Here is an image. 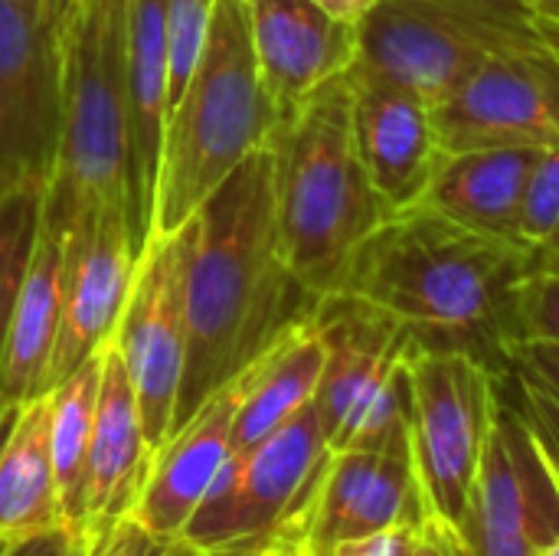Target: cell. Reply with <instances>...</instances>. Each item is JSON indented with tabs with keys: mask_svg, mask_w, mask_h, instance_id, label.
<instances>
[{
	"mask_svg": "<svg viewBox=\"0 0 559 556\" xmlns=\"http://www.w3.org/2000/svg\"><path fill=\"white\" fill-rule=\"evenodd\" d=\"M544 3H547V7H550V10L559 16V0H544Z\"/></svg>",
	"mask_w": 559,
	"mask_h": 556,
	"instance_id": "43",
	"label": "cell"
},
{
	"mask_svg": "<svg viewBox=\"0 0 559 556\" xmlns=\"http://www.w3.org/2000/svg\"><path fill=\"white\" fill-rule=\"evenodd\" d=\"M134 275L138 252L131 246L128 210L115 203L98 216L88 246L66 262L62 324L49 357L46 393L115 338Z\"/></svg>",
	"mask_w": 559,
	"mask_h": 556,
	"instance_id": "17",
	"label": "cell"
},
{
	"mask_svg": "<svg viewBox=\"0 0 559 556\" xmlns=\"http://www.w3.org/2000/svg\"><path fill=\"white\" fill-rule=\"evenodd\" d=\"M3 3L16 7V10H20V13H26V16H39V13L46 10V3H49V0H3Z\"/></svg>",
	"mask_w": 559,
	"mask_h": 556,
	"instance_id": "40",
	"label": "cell"
},
{
	"mask_svg": "<svg viewBox=\"0 0 559 556\" xmlns=\"http://www.w3.org/2000/svg\"><path fill=\"white\" fill-rule=\"evenodd\" d=\"M491 367L468 347L419 338L409 354V446L423 508L462 531L498 406Z\"/></svg>",
	"mask_w": 559,
	"mask_h": 556,
	"instance_id": "8",
	"label": "cell"
},
{
	"mask_svg": "<svg viewBox=\"0 0 559 556\" xmlns=\"http://www.w3.org/2000/svg\"><path fill=\"white\" fill-rule=\"evenodd\" d=\"M102 351L49 390V459L62 508V528L75 537V544L85 518V469L102 383Z\"/></svg>",
	"mask_w": 559,
	"mask_h": 556,
	"instance_id": "25",
	"label": "cell"
},
{
	"mask_svg": "<svg viewBox=\"0 0 559 556\" xmlns=\"http://www.w3.org/2000/svg\"><path fill=\"white\" fill-rule=\"evenodd\" d=\"M416 528L419 524H400V528H386L367 537H354V541L337 544L328 556H409Z\"/></svg>",
	"mask_w": 559,
	"mask_h": 556,
	"instance_id": "33",
	"label": "cell"
},
{
	"mask_svg": "<svg viewBox=\"0 0 559 556\" xmlns=\"http://www.w3.org/2000/svg\"><path fill=\"white\" fill-rule=\"evenodd\" d=\"M504 360L511 370L531 377L534 383H540L550 397L559 400V347L547 344H508L504 347Z\"/></svg>",
	"mask_w": 559,
	"mask_h": 556,
	"instance_id": "31",
	"label": "cell"
},
{
	"mask_svg": "<svg viewBox=\"0 0 559 556\" xmlns=\"http://www.w3.org/2000/svg\"><path fill=\"white\" fill-rule=\"evenodd\" d=\"M534 259H537V262H547V265H559V229L540 246V249H537V252H534Z\"/></svg>",
	"mask_w": 559,
	"mask_h": 556,
	"instance_id": "39",
	"label": "cell"
},
{
	"mask_svg": "<svg viewBox=\"0 0 559 556\" xmlns=\"http://www.w3.org/2000/svg\"><path fill=\"white\" fill-rule=\"evenodd\" d=\"M459 534L468 556H537L559 537V472L501 390Z\"/></svg>",
	"mask_w": 559,
	"mask_h": 556,
	"instance_id": "11",
	"label": "cell"
},
{
	"mask_svg": "<svg viewBox=\"0 0 559 556\" xmlns=\"http://www.w3.org/2000/svg\"><path fill=\"white\" fill-rule=\"evenodd\" d=\"M43 187H20L0 197V360L16 298L23 292L43 229Z\"/></svg>",
	"mask_w": 559,
	"mask_h": 556,
	"instance_id": "26",
	"label": "cell"
},
{
	"mask_svg": "<svg viewBox=\"0 0 559 556\" xmlns=\"http://www.w3.org/2000/svg\"><path fill=\"white\" fill-rule=\"evenodd\" d=\"M426 518L409 426L383 449L328 452L298 518L305 556H328L337 544Z\"/></svg>",
	"mask_w": 559,
	"mask_h": 556,
	"instance_id": "13",
	"label": "cell"
},
{
	"mask_svg": "<svg viewBox=\"0 0 559 556\" xmlns=\"http://www.w3.org/2000/svg\"><path fill=\"white\" fill-rule=\"evenodd\" d=\"M311 321L328 351L314 393L328 449H383L409 426V354L419 334L350 292H324Z\"/></svg>",
	"mask_w": 559,
	"mask_h": 556,
	"instance_id": "7",
	"label": "cell"
},
{
	"mask_svg": "<svg viewBox=\"0 0 559 556\" xmlns=\"http://www.w3.org/2000/svg\"><path fill=\"white\" fill-rule=\"evenodd\" d=\"M167 547H170L167 541H157L134 518H124L115 531H108L85 556H164Z\"/></svg>",
	"mask_w": 559,
	"mask_h": 556,
	"instance_id": "32",
	"label": "cell"
},
{
	"mask_svg": "<svg viewBox=\"0 0 559 556\" xmlns=\"http://www.w3.org/2000/svg\"><path fill=\"white\" fill-rule=\"evenodd\" d=\"M534 252L475 233L419 203L390 213L350 252L331 292H350L409 324L423 341H511V298Z\"/></svg>",
	"mask_w": 559,
	"mask_h": 556,
	"instance_id": "2",
	"label": "cell"
},
{
	"mask_svg": "<svg viewBox=\"0 0 559 556\" xmlns=\"http://www.w3.org/2000/svg\"><path fill=\"white\" fill-rule=\"evenodd\" d=\"M357 33V66L419 92L429 105L491 59H559V16L544 0H380Z\"/></svg>",
	"mask_w": 559,
	"mask_h": 556,
	"instance_id": "6",
	"label": "cell"
},
{
	"mask_svg": "<svg viewBox=\"0 0 559 556\" xmlns=\"http://www.w3.org/2000/svg\"><path fill=\"white\" fill-rule=\"evenodd\" d=\"M62 528L49 459V393L16 406L0 439V544L16 547Z\"/></svg>",
	"mask_w": 559,
	"mask_h": 556,
	"instance_id": "24",
	"label": "cell"
},
{
	"mask_svg": "<svg viewBox=\"0 0 559 556\" xmlns=\"http://www.w3.org/2000/svg\"><path fill=\"white\" fill-rule=\"evenodd\" d=\"M59 49L62 131L43 226L72 262L108 206L128 210V0H66Z\"/></svg>",
	"mask_w": 559,
	"mask_h": 556,
	"instance_id": "3",
	"label": "cell"
},
{
	"mask_svg": "<svg viewBox=\"0 0 559 556\" xmlns=\"http://www.w3.org/2000/svg\"><path fill=\"white\" fill-rule=\"evenodd\" d=\"M324 341L311 318L278 334L239 377L236 387V449H249L305 410L324 374Z\"/></svg>",
	"mask_w": 559,
	"mask_h": 556,
	"instance_id": "22",
	"label": "cell"
},
{
	"mask_svg": "<svg viewBox=\"0 0 559 556\" xmlns=\"http://www.w3.org/2000/svg\"><path fill=\"white\" fill-rule=\"evenodd\" d=\"M318 295L288 269L269 147L249 154L197 210L187 269V364L174 429L239 377L278 334L311 318Z\"/></svg>",
	"mask_w": 559,
	"mask_h": 556,
	"instance_id": "1",
	"label": "cell"
},
{
	"mask_svg": "<svg viewBox=\"0 0 559 556\" xmlns=\"http://www.w3.org/2000/svg\"><path fill=\"white\" fill-rule=\"evenodd\" d=\"M514 377V387H518V406L521 413L527 416L537 442L544 446L547 459L554 462V469L559 472V400L550 397L540 383H534L531 377L511 370Z\"/></svg>",
	"mask_w": 559,
	"mask_h": 556,
	"instance_id": "30",
	"label": "cell"
},
{
	"mask_svg": "<svg viewBox=\"0 0 559 556\" xmlns=\"http://www.w3.org/2000/svg\"><path fill=\"white\" fill-rule=\"evenodd\" d=\"M151 465V449L141 426V410L128 380V370L111 347L102 351V383L95 403V426L85 469V518L79 547L88 554L108 531L131 518L138 492Z\"/></svg>",
	"mask_w": 559,
	"mask_h": 556,
	"instance_id": "19",
	"label": "cell"
},
{
	"mask_svg": "<svg viewBox=\"0 0 559 556\" xmlns=\"http://www.w3.org/2000/svg\"><path fill=\"white\" fill-rule=\"evenodd\" d=\"M559 347V265L531 262L511 298V341Z\"/></svg>",
	"mask_w": 559,
	"mask_h": 556,
	"instance_id": "28",
	"label": "cell"
},
{
	"mask_svg": "<svg viewBox=\"0 0 559 556\" xmlns=\"http://www.w3.org/2000/svg\"><path fill=\"white\" fill-rule=\"evenodd\" d=\"M197 246V216L174 233H154L138 259V275L115 328L118 351L151 456L177 423V400L187 364V269Z\"/></svg>",
	"mask_w": 559,
	"mask_h": 556,
	"instance_id": "10",
	"label": "cell"
},
{
	"mask_svg": "<svg viewBox=\"0 0 559 556\" xmlns=\"http://www.w3.org/2000/svg\"><path fill=\"white\" fill-rule=\"evenodd\" d=\"M13 413H16V406H13V403H7V400H0V439H3V433H7V426H10V419H13Z\"/></svg>",
	"mask_w": 559,
	"mask_h": 556,
	"instance_id": "41",
	"label": "cell"
},
{
	"mask_svg": "<svg viewBox=\"0 0 559 556\" xmlns=\"http://www.w3.org/2000/svg\"><path fill=\"white\" fill-rule=\"evenodd\" d=\"M314 3H318L321 10H328L331 16H337V20L360 26V23H364V16H367L380 0H314Z\"/></svg>",
	"mask_w": 559,
	"mask_h": 556,
	"instance_id": "36",
	"label": "cell"
},
{
	"mask_svg": "<svg viewBox=\"0 0 559 556\" xmlns=\"http://www.w3.org/2000/svg\"><path fill=\"white\" fill-rule=\"evenodd\" d=\"M409 556H468V547L455 528L426 514L416 528V541H413Z\"/></svg>",
	"mask_w": 559,
	"mask_h": 556,
	"instance_id": "34",
	"label": "cell"
},
{
	"mask_svg": "<svg viewBox=\"0 0 559 556\" xmlns=\"http://www.w3.org/2000/svg\"><path fill=\"white\" fill-rule=\"evenodd\" d=\"M328 452V436L311 400L262 442L236 449L226 459L180 541L200 551H262L282 537L298 541V518Z\"/></svg>",
	"mask_w": 559,
	"mask_h": 556,
	"instance_id": "9",
	"label": "cell"
},
{
	"mask_svg": "<svg viewBox=\"0 0 559 556\" xmlns=\"http://www.w3.org/2000/svg\"><path fill=\"white\" fill-rule=\"evenodd\" d=\"M7 551H10V547H7V544H0V556L7 554Z\"/></svg>",
	"mask_w": 559,
	"mask_h": 556,
	"instance_id": "44",
	"label": "cell"
},
{
	"mask_svg": "<svg viewBox=\"0 0 559 556\" xmlns=\"http://www.w3.org/2000/svg\"><path fill=\"white\" fill-rule=\"evenodd\" d=\"M265 551V547H262ZM262 551H252V547H216V551H200V547H190L187 541H170L167 554L164 556H259Z\"/></svg>",
	"mask_w": 559,
	"mask_h": 556,
	"instance_id": "37",
	"label": "cell"
},
{
	"mask_svg": "<svg viewBox=\"0 0 559 556\" xmlns=\"http://www.w3.org/2000/svg\"><path fill=\"white\" fill-rule=\"evenodd\" d=\"M66 298V252L62 239L46 226L39 229L36 252L13 308V321L0 360V400L20 406L46 393L49 357L62 324Z\"/></svg>",
	"mask_w": 559,
	"mask_h": 556,
	"instance_id": "23",
	"label": "cell"
},
{
	"mask_svg": "<svg viewBox=\"0 0 559 556\" xmlns=\"http://www.w3.org/2000/svg\"><path fill=\"white\" fill-rule=\"evenodd\" d=\"M259 556H305V547H301V541H295V537H282V541L269 544Z\"/></svg>",
	"mask_w": 559,
	"mask_h": 556,
	"instance_id": "38",
	"label": "cell"
},
{
	"mask_svg": "<svg viewBox=\"0 0 559 556\" xmlns=\"http://www.w3.org/2000/svg\"><path fill=\"white\" fill-rule=\"evenodd\" d=\"M537 556H559V537L554 541V544H547V547H544Z\"/></svg>",
	"mask_w": 559,
	"mask_h": 556,
	"instance_id": "42",
	"label": "cell"
},
{
	"mask_svg": "<svg viewBox=\"0 0 559 556\" xmlns=\"http://www.w3.org/2000/svg\"><path fill=\"white\" fill-rule=\"evenodd\" d=\"M559 229V147H544L527 174L521 200V239L537 252Z\"/></svg>",
	"mask_w": 559,
	"mask_h": 556,
	"instance_id": "29",
	"label": "cell"
},
{
	"mask_svg": "<svg viewBox=\"0 0 559 556\" xmlns=\"http://www.w3.org/2000/svg\"><path fill=\"white\" fill-rule=\"evenodd\" d=\"M216 0H167L164 29H167V115L177 108L183 88L190 85L213 20Z\"/></svg>",
	"mask_w": 559,
	"mask_h": 556,
	"instance_id": "27",
	"label": "cell"
},
{
	"mask_svg": "<svg viewBox=\"0 0 559 556\" xmlns=\"http://www.w3.org/2000/svg\"><path fill=\"white\" fill-rule=\"evenodd\" d=\"M3 556H82V547L75 544L69 531H49V534H39L33 541L10 547Z\"/></svg>",
	"mask_w": 559,
	"mask_h": 556,
	"instance_id": "35",
	"label": "cell"
},
{
	"mask_svg": "<svg viewBox=\"0 0 559 556\" xmlns=\"http://www.w3.org/2000/svg\"><path fill=\"white\" fill-rule=\"evenodd\" d=\"M66 0L26 16L0 0V197L20 187H49L62 131Z\"/></svg>",
	"mask_w": 559,
	"mask_h": 556,
	"instance_id": "12",
	"label": "cell"
},
{
	"mask_svg": "<svg viewBox=\"0 0 559 556\" xmlns=\"http://www.w3.org/2000/svg\"><path fill=\"white\" fill-rule=\"evenodd\" d=\"M432 111L445 151L559 147V59H491Z\"/></svg>",
	"mask_w": 559,
	"mask_h": 556,
	"instance_id": "14",
	"label": "cell"
},
{
	"mask_svg": "<svg viewBox=\"0 0 559 556\" xmlns=\"http://www.w3.org/2000/svg\"><path fill=\"white\" fill-rule=\"evenodd\" d=\"M236 387L216 390L151 456L131 518L157 541H180L206 488L236 452Z\"/></svg>",
	"mask_w": 559,
	"mask_h": 556,
	"instance_id": "18",
	"label": "cell"
},
{
	"mask_svg": "<svg viewBox=\"0 0 559 556\" xmlns=\"http://www.w3.org/2000/svg\"><path fill=\"white\" fill-rule=\"evenodd\" d=\"M354 138L364 170L390 213L419 206L442 157V138L432 105L364 66H350Z\"/></svg>",
	"mask_w": 559,
	"mask_h": 556,
	"instance_id": "15",
	"label": "cell"
},
{
	"mask_svg": "<svg viewBox=\"0 0 559 556\" xmlns=\"http://www.w3.org/2000/svg\"><path fill=\"white\" fill-rule=\"evenodd\" d=\"M167 0H128V229L141 252L154 233L160 147L167 128Z\"/></svg>",
	"mask_w": 559,
	"mask_h": 556,
	"instance_id": "20",
	"label": "cell"
},
{
	"mask_svg": "<svg viewBox=\"0 0 559 556\" xmlns=\"http://www.w3.org/2000/svg\"><path fill=\"white\" fill-rule=\"evenodd\" d=\"M278 121L255 66L246 0H216L200 66L167 115L154 233H174L193 220L249 154L269 147Z\"/></svg>",
	"mask_w": 559,
	"mask_h": 556,
	"instance_id": "5",
	"label": "cell"
},
{
	"mask_svg": "<svg viewBox=\"0 0 559 556\" xmlns=\"http://www.w3.org/2000/svg\"><path fill=\"white\" fill-rule=\"evenodd\" d=\"M246 16L262 85L282 118L347 75L360 56L357 26L314 0H246Z\"/></svg>",
	"mask_w": 559,
	"mask_h": 556,
	"instance_id": "16",
	"label": "cell"
},
{
	"mask_svg": "<svg viewBox=\"0 0 559 556\" xmlns=\"http://www.w3.org/2000/svg\"><path fill=\"white\" fill-rule=\"evenodd\" d=\"M269 154L282 256L321 298L367 233L390 216L357 151L350 79L328 82L282 118Z\"/></svg>",
	"mask_w": 559,
	"mask_h": 556,
	"instance_id": "4",
	"label": "cell"
},
{
	"mask_svg": "<svg viewBox=\"0 0 559 556\" xmlns=\"http://www.w3.org/2000/svg\"><path fill=\"white\" fill-rule=\"evenodd\" d=\"M540 151L511 144L445 151L423 203L475 233L524 246L521 200Z\"/></svg>",
	"mask_w": 559,
	"mask_h": 556,
	"instance_id": "21",
	"label": "cell"
}]
</instances>
